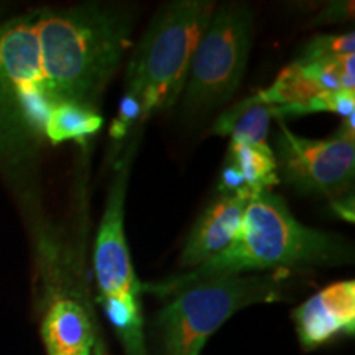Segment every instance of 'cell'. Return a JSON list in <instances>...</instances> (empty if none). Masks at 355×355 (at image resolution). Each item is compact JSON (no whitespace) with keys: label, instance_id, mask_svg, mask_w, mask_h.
<instances>
[{"label":"cell","instance_id":"6da1fadb","mask_svg":"<svg viewBox=\"0 0 355 355\" xmlns=\"http://www.w3.org/2000/svg\"><path fill=\"white\" fill-rule=\"evenodd\" d=\"M127 7L89 2L35 8L0 21V168L17 173L46 146L44 122L61 104L99 110L132 44Z\"/></svg>","mask_w":355,"mask_h":355},{"label":"cell","instance_id":"7a4b0ae2","mask_svg":"<svg viewBox=\"0 0 355 355\" xmlns=\"http://www.w3.org/2000/svg\"><path fill=\"white\" fill-rule=\"evenodd\" d=\"M352 260V245L345 239L306 227L295 219L285 199L263 191L248 201L241 229L230 245L196 268L163 282L146 283L141 290L158 298H170L184 288L212 278L293 266L344 265Z\"/></svg>","mask_w":355,"mask_h":355},{"label":"cell","instance_id":"3957f363","mask_svg":"<svg viewBox=\"0 0 355 355\" xmlns=\"http://www.w3.org/2000/svg\"><path fill=\"white\" fill-rule=\"evenodd\" d=\"M216 7L212 0H175L159 7L125 69V92L140 101L144 121L181 99L191 60Z\"/></svg>","mask_w":355,"mask_h":355},{"label":"cell","instance_id":"277c9868","mask_svg":"<svg viewBox=\"0 0 355 355\" xmlns=\"http://www.w3.org/2000/svg\"><path fill=\"white\" fill-rule=\"evenodd\" d=\"M290 286L288 270H275L206 279L175 293L155 322L162 354L199 355L209 337L237 311L283 300Z\"/></svg>","mask_w":355,"mask_h":355},{"label":"cell","instance_id":"5b68a950","mask_svg":"<svg viewBox=\"0 0 355 355\" xmlns=\"http://www.w3.org/2000/svg\"><path fill=\"white\" fill-rule=\"evenodd\" d=\"M132 153H128L130 157ZM121 163L110 184L94 243V273L99 303L125 355H148L141 311V283L135 277L123 227L128 163Z\"/></svg>","mask_w":355,"mask_h":355},{"label":"cell","instance_id":"8992f818","mask_svg":"<svg viewBox=\"0 0 355 355\" xmlns=\"http://www.w3.org/2000/svg\"><path fill=\"white\" fill-rule=\"evenodd\" d=\"M254 42V12L245 3L216 7L191 60L183 91L188 115H202L225 104L245 76Z\"/></svg>","mask_w":355,"mask_h":355},{"label":"cell","instance_id":"52a82bcc","mask_svg":"<svg viewBox=\"0 0 355 355\" xmlns=\"http://www.w3.org/2000/svg\"><path fill=\"white\" fill-rule=\"evenodd\" d=\"M277 123L273 155L278 180L301 193L340 202L352 189L355 176L354 117L344 119L336 135L321 140L296 135L283 119H277Z\"/></svg>","mask_w":355,"mask_h":355},{"label":"cell","instance_id":"ba28073f","mask_svg":"<svg viewBox=\"0 0 355 355\" xmlns=\"http://www.w3.org/2000/svg\"><path fill=\"white\" fill-rule=\"evenodd\" d=\"M55 283L42 318L46 355H105L87 296L81 288Z\"/></svg>","mask_w":355,"mask_h":355},{"label":"cell","instance_id":"9c48e42d","mask_svg":"<svg viewBox=\"0 0 355 355\" xmlns=\"http://www.w3.org/2000/svg\"><path fill=\"white\" fill-rule=\"evenodd\" d=\"M300 344L314 350L337 336L355 332V282L343 279L324 286L293 311Z\"/></svg>","mask_w":355,"mask_h":355},{"label":"cell","instance_id":"30bf717a","mask_svg":"<svg viewBox=\"0 0 355 355\" xmlns=\"http://www.w3.org/2000/svg\"><path fill=\"white\" fill-rule=\"evenodd\" d=\"M250 193L219 194L199 217L181 252V266L196 268L230 245L241 229Z\"/></svg>","mask_w":355,"mask_h":355},{"label":"cell","instance_id":"8fae6325","mask_svg":"<svg viewBox=\"0 0 355 355\" xmlns=\"http://www.w3.org/2000/svg\"><path fill=\"white\" fill-rule=\"evenodd\" d=\"M227 165L237 170L252 196L272 191L279 183L272 146H254L230 141Z\"/></svg>","mask_w":355,"mask_h":355},{"label":"cell","instance_id":"7c38bea8","mask_svg":"<svg viewBox=\"0 0 355 355\" xmlns=\"http://www.w3.org/2000/svg\"><path fill=\"white\" fill-rule=\"evenodd\" d=\"M99 110L74 104H61L48 114L44 122L46 145H60L63 141H83L94 135L102 127Z\"/></svg>","mask_w":355,"mask_h":355},{"label":"cell","instance_id":"4fadbf2b","mask_svg":"<svg viewBox=\"0 0 355 355\" xmlns=\"http://www.w3.org/2000/svg\"><path fill=\"white\" fill-rule=\"evenodd\" d=\"M354 53V32L343 35H319L304 44L295 61H298V63H318V61H329L336 60V58L350 56Z\"/></svg>","mask_w":355,"mask_h":355},{"label":"cell","instance_id":"5bb4252c","mask_svg":"<svg viewBox=\"0 0 355 355\" xmlns=\"http://www.w3.org/2000/svg\"><path fill=\"white\" fill-rule=\"evenodd\" d=\"M141 104L133 94L125 92L119 105V114L114 119L112 127H110V139L115 141H121L125 139L128 130L135 122H141Z\"/></svg>","mask_w":355,"mask_h":355},{"label":"cell","instance_id":"9a60e30c","mask_svg":"<svg viewBox=\"0 0 355 355\" xmlns=\"http://www.w3.org/2000/svg\"><path fill=\"white\" fill-rule=\"evenodd\" d=\"M354 3L352 2H332L329 7L324 8L321 15L316 19V24H327V21H340L352 19Z\"/></svg>","mask_w":355,"mask_h":355}]
</instances>
